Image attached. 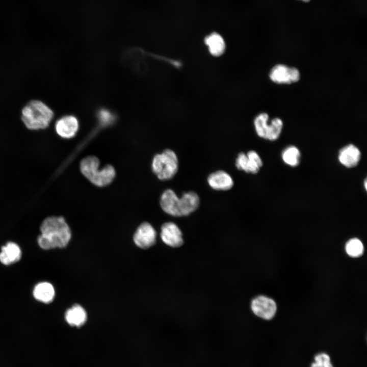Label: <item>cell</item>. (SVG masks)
I'll list each match as a JSON object with an SVG mask.
<instances>
[{"label": "cell", "mask_w": 367, "mask_h": 367, "mask_svg": "<svg viewBox=\"0 0 367 367\" xmlns=\"http://www.w3.org/2000/svg\"><path fill=\"white\" fill-rule=\"evenodd\" d=\"M37 242L43 249L64 248L71 237L70 228L62 217L50 216L41 223Z\"/></svg>", "instance_id": "obj_1"}, {"label": "cell", "mask_w": 367, "mask_h": 367, "mask_svg": "<svg viewBox=\"0 0 367 367\" xmlns=\"http://www.w3.org/2000/svg\"><path fill=\"white\" fill-rule=\"evenodd\" d=\"M53 109L39 99L28 101L21 110L20 118L24 126L31 130L47 128L54 118Z\"/></svg>", "instance_id": "obj_2"}, {"label": "cell", "mask_w": 367, "mask_h": 367, "mask_svg": "<svg viewBox=\"0 0 367 367\" xmlns=\"http://www.w3.org/2000/svg\"><path fill=\"white\" fill-rule=\"evenodd\" d=\"M99 161L94 156H88L83 159L80 163L82 174L92 184L98 187H104L110 184L114 179L115 171L114 167L107 165L99 169Z\"/></svg>", "instance_id": "obj_3"}, {"label": "cell", "mask_w": 367, "mask_h": 367, "mask_svg": "<svg viewBox=\"0 0 367 367\" xmlns=\"http://www.w3.org/2000/svg\"><path fill=\"white\" fill-rule=\"evenodd\" d=\"M151 166L153 173L159 179L169 180L177 172L178 158L174 151L166 149L154 156Z\"/></svg>", "instance_id": "obj_4"}, {"label": "cell", "mask_w": 367, "mask_h": 367, "mask_svg": "<svg viewBox=\"0 0 367 367\" xmlns=\"http://www.w3.org/2000/svg\"><path fill=\"white\" fill-rule=\"evenodd\" d=\"M269 116L266 113L258 114L254 120V125L257 135L260 138L275 141L280 136L283 122L279 118L273 119L268 124Z\"/></svg>", "instance_id": "obj_5"}, {"label": "cell", "mask_w": 367, "mask_h": 367, "mask_svg": "<svg viewBox=\"0 0 367 367\" xmlns=\"http://www.w3.org/2000/svg\"><path fill=\"white\" fill-rule=\"evenodd\" d=\"M270 80L277 84H291L298 82L300 77L299 70L283 64L274 66L269 73Z\"/></svg>", "instance_id": "obj_6"}, {"label": "cell", "mask_w": 367, "mask_h": 367, "mask_svg": "<svg viewBox=\"0 0 367 367\" xmlns=\"http://www.w3.org/2000/svg\"><path fill=\"white\" fill-rule=\"evenodd\" d=\"M235 166L238 169L246 173L256 174L263 166V161L258 154L254 150L247 153L240 152L235 160Z\"/></svg>", "instance_id": "obj_7"}, {"label": "cell", "mask_w": 367, "mask_h": 367, "mask_svg": "<svg viewBox=\"0 0 367 367\" xmlns=\"http://www.w3.org/2000/svg\"><path fill=\"white\" fill-rule=\"evenodd\" d=\"M79 128V122L73 115H65L59 118L55 123L57 134L63 139H71L76 134Z\"/></svg>", "instance_id": "obj_8"}, {"label": "cell", "mask_w": 367, "mask_h": 367, "mask_svg": "<svg viewBox=\"0 0 367 367\" xmlns=\"http://www.w3.org/2000/svg\"><path fill=\"white\" fill-rule=\"evenodd\" d=\"M251 308L256 316L265 320L272 319L277 310L275 301L264 296H259L253 299L251 302Z\"/></svg>", "instance_id": "obj_9"}, {"label": "cell", "mask_w": 367, "mask_h": 367, "mask_svg": "<svg viewBox=\"0 0 367 367\" xmlns=\"http://www.w3.org/2000/svg\"><path fill=\"white\" fill-rule=\"evenodd\" d=\"M156 231L148 222L140 224L133 237L135 244L142 249H147L153 246L156 242Z\"/></svg>", "instance_id": "obj_10"}, {"label": "cell", "mask_w": 367, "mask_h": 367, "mask_svg": "<svg viewBox=\"0 0 367 367\" xmlns=\"http://www.w3.org/2000/svg\"><path fill=\"white\" fill-rule=\"evenodd\" d=\"M160 235L163 242L170 247L178 248L183 244L182 232L173 222H168L163 224L161 228Z\"/></svg>", "instance_id": "obj_11"}, {"label": "cell", "mask_w": 367, "mask_h": 367, "mask_svg": "<svg viewBox=\"0 0 367 367\" xmlns=\"http://www.w3.org/2000/svg\"><path fill=\"white\" fill-rule=\"evenodd\" d=\"M160 205L166 214L173 217H181L179 209V198L174 191L167 189L163 192L160 198Z\"/></svg>", "instance_id": "obj_12"}, {"label": "cell", "mask_w": 367, "mask_h": 367, "mask_svg": "<svg viewBox=\"0 0 367 367\" xmlns=\"http://www.w3.org/2000/svg\"><path fill=\"white\" fill-rule=\"evenodd\" d=\"M209 187L215 190L227 191L233 187L234 182L226 171L218 170L210 174L207 179Z\"/></svg>", "instance_id": "obj_13"}, {"label": "cell", "mask_w": 367, "mask_h": 367, "mask_svg": "<svg viewBox=\"0 0 367 367\" xmlns=\"http://www.w3.org/2000/svg\"><path fill=\"white\" fill-rule=\"evenodd\" d=\"M338 159L340 163L345 167L353 168L358 164L361 159V152L358 147L350 144L339 150Z\"/></svg>", "instance_id": "obj_14"}, {"label": "cell", "mask_w": 367, "mask_h": 367, "mask_svg": "<svg viewBox=\"0 0 367 367\" xmlns=\"http://www.w3.org/2000/svg\"><path fill=\"white\" fill-rule=\"evenodd\" d=\"M200 204L198 194L193 191L184 192L179 198L180 216H187L195 211Z\"/></svg>", "instance_id": "obj_15"}, {"label": "cell", "mask_w": 367, "mask_h": 367, "mask_svg": "<svg viewBox=\"0 0 367 367\" xmlns=\"http://www.w3.org/2000/svg\"><path fill=\"white\" fill-rule=\"evenodd\" d=\"M21 257L20 247L13 242H8L1 248L0 261L3 265L8 266L18 261Z\"/></svg>", "instance_id": "obj_16"}, {"label": "cell", "mask_w": 367, "mask_h": 367, "mask_svg": "<svg viewBox=\"0 0 367 367\" xmlns=\"http://www.w3.org/2000/svg\"><path fill=\"white\" fill-rule=\"evenodd\" d=\"M209 53L214 57L223 55L226 49V43L223 37L217 32H213L206 36L204 40Z\"/></svg>", "instance_id": "obj_17"}, {"label": "cell", "mask_w": 367, "mask_h": 367, "mask_svg": "<svg viewBox=\"0 0 367 367\" xmlns=\"http://www.w3.org/2000/svg\"><path fill=\"white\" fill-rule=\"evenodd\" d=\"M33 294L37 300L44 303H49L54 299L55 291L51 283L44 281L39 282L35 286Z\"/></svg>", "instance_id": "obj_18"}, {"label": "cell", "mask_w": 367, "mask_h": 367, "mask_svg": "<svg viewBox=\"0 0 367 367\" xmlns=\"http://www.w3.org/2000/svg\"><path fill=\"white\" fill-rule=\"evenodd\" d=\"M65 318L69 325L79 327L85 323L87 313L83 307L78 304H75L66 310Z\"/></svg>", "instance_id": "obj_19"}, {"label": "cell", "mask_w": 367, "mask_h": 367, "mask_svg": "<svg viewBox=\"0 0 367 367\" xmlns=\"http://www.w3.org/2000/svg\"><path fill=\"white\" fill-rule=\"evenodd\" d=\"M283 161L286 165L294 167L300 163L301 154L299 149L295 146L286 147L281 154Z\"/></svg>", "instance_id": "obj_20"}, {"label": "cell", "mask_w": 367, "mask_h": 367, "mask_svg": "<svg viewBox=\"0 0 367 367\" xmlns=\"http://www.w3.org/2000/svg\"><path fill=\"white\" fill-rule=\"evenodd\" d=\"M346 251L347 254L353 257H359L363 252V245L360 240L353 238L349 240L346 245Z\"/></svg>", "instance_id": "obj_21"}, {"label": "cell", "mask_w": 367, "mask_h": 367, "mask_svg": "<svg viewBox=\"0 0 367 367\" xmlns=\"http://www.w3.org/2000/svg\"><path fill=\"white\" fill-rule=\"evenodd\" d=\"M311 367H333L331 361L329 356L324 353H321L317 355L314 357V362H313Z\"/></svg>", "instance_id": "obj_22"}, {"label": "cell", "mask_w": 367, "mask_h": 367, "mask_svg": "<svg viewBox=\"0 0 367 367\" xmlns=\"http://www.w3.org/2000/svg\"><path fill=\"white\" fill-rule=\"evenodd\" d=\"M364 187H365V189H366L367 186H366V179L364 181Z\"/></svg>", "instance_id": "obj_23"}, {"label": "cell", "mask_w": 367, "mask_h": 367, "mask_svg": "<svg viewBox=\"0 0 367 367\" xmlns=\"http://www.w3.org/2000/svg\"><path fill=\"white\" fill-rule=\"evenodd\" d=\"M300 1H302L305 3H307V2H309L310 0H300Z\"/></svg>", "instance_id": "obj_24"}]
</instances>
